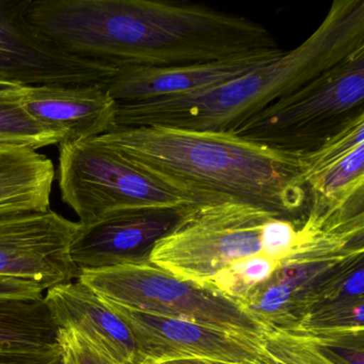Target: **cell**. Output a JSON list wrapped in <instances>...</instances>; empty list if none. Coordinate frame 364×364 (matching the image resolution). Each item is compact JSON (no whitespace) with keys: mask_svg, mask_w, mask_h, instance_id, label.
<instances>
[{"mask_svg":"<svg viewBox=\"0 0 364 364\" xmlns=\"http://www.w3.org/2000/svg\"><path fill=\"white\" fill-rule=\"evenodd\" d=\"M24 18L61 54L121 70L214 63L281 48L263 25L200 4L26 0Z\"/></svg>","mask_w":364,"mask_h":364,"instance_id":"1","label":"cell"},{"mask_svg":"<svg viewBox=\"0 0 364 364\" xmlns=\"http://www.w3.org/2000/svg\"><path fill=\"white\" fill-rule=\"evenodd\" d=\"M125 161L191 204L240 201L281 216L304 208V152L276 150L227 132L167 127L99 136Z\"/></svg>","mask_w":364,"mask_h":364,"instance_id":"2","label":"cell"},{"mask_svg":"<svg viewBox=\"0 0 364 364\" xmlns=\"http://www.w3.org/2000/svg\"><path fill=\"white\" fill-rule=\"evenodd\" d=\"M364 50L363 0H336L299 46L235 80L191 95L117 105L114 129L167 127L233 133L262 110Z\"/></svg>","mask_w":364,"mask_h":364,"instance_id":"3","label":"cell"},{"mask_svg":"<svg viewBox=\"0 0 364 364\" xmlns=\"http://www.w3.org/2000/svg\"><path fill=\"white\" fill-rule=\"evenodd\" d=\"M281 216L240 201L191 204L151 250L149 261L170 274L212 289L215 277L234 262L261 255L263 225Z\"/></svg>","mask_w":364,"mask_h":364,"instance_id":"4","label":"cell"},{"mask_svg":"<svg viewBox=\"0 0 364 364\" xmlns=\"http://www.w3.org/2000/svg\"><path fill=\"white\" fill-rule=\"evenodd\" d=\"M364 50L274 102L232 134L289 152L318 148L364 112Z\"/></svg>","mask_w":364,"mask_h":364,"instance_id":"5","label":"cell"},{"mask_svg":"<svg viewBox=\"0 0 364 364\" xmlns=\"http://www.w3.org/2000/svg\"><path fill=\"white\" fill-rule=\"evenodd\" d=\"M77 280L107 301L259 338L264 328L236 300L183 280L149 259L82 270Z\"/></svg>","mask_w":364,"mask_h":364,"instance_id":"6","label":"cell"},{"mask_svg":"<svg viewBox=\"0 0 364 364\" xmlns=\"http://www.w3.org/2000/svg\"><path fill=\"white\" fill-rule=\"evenodd\" d=\"M58 184L82 225L117 210L191 205L97 137L59 144Z\"/></svg>","mask_w":364,"mask_h":364,"instance_id":"7","label":"cell"},{"mask_svg":"<svg viewBox=\"0 0 364 364\" xmlns=\"http://www.w3.org/2000/svg\"><path fill=\"white\" fill-rule=\"evenodd\" d=\"M107 302L131 330L140 364L181 359H205L230 364H272L262 350L259 338Z\"/></svg>","mask_w":364,"mask_h":364,"instance_id":"8","label":"cell"},{"mask_svg":"<svg viewBox=\"0 0 364 364\" xmlns=\"http://www.w3.org/2000/svg\"><path fill=\"white\" fill-rule=\"evenodd\" d=\"M25 4L0 0V80L25 87H107L122 71L46 46L25 22Z\"/></svg>","mask_w":364,"mask_h":364,"instance_id":"9","label":"cell"},{"mask_svg":"<svg viewBox=\"0 0 364 364\" xmlns=\"http://www.w3.org/2000/svg\"><path fill=\"white\" fill-rule=\"evenodd\" d=\"M78 229L52 208L0 215V277L33 281L44 291L77 279L69 247Z\"/></svg>","mask_w":364,"mask_h":364,"instance_id":"10","label":"cell"},{"mask_svg":"<svg viewBox=\"0 0 364 364\" xmlns=\"http://www.w3.org/2000/svg\"><path fill=\"white\" fill-rule=\"evenodd\" d=\"M181 210L131 208L80 225L69 247L70 259L77 274L149 259L157 240L176 225Z\"/></svg>","mask_w":364,"mask_h":364,"instance_id":"11","label":"cell"},{"mask_svg":"<svg viewBox=\"0 0 364 364\" xmlns=\"http://www.w3.org/2000/svg\"><path fill=\"white\" fill-rule=\"evenodd\" d=\"M284 53L261 50L214 63L164 68H129L109 82L108 92L118 104L137 103L191 95L218 86L259 69Z\"/></svg>","mask_w":364,"mask_h":364,"instance_id":"12","label":"cell"},{"mask_svg":"<svg viewBox=\"0 0 364 364\" xmlns=\"http://www.w3.org/2000/svg\"><path fill=\"white\" fill-rule=\"evenodd\" d=\"M44 297L60 329L73 330L117 364H140L131 330L90 287L76 279L50 287Z\"/></svg>","mask_w":364,"mask_h":364,"instance_id":"13","label":"cell"},{"mask_svg":"<svg viewBox=\"0 0 364 364\" xmlns=\"http://www.w3.org/2000/svg\"><path fill=\"white\" fill-rule=\"evenodd\" d=\"M18 103L42 124L65 134V141L114 131L118 105L103 85L26 87Z\"/></svg>","mask_w":364,"mask_h":364,"instance_id":"14","label":"cell"},{"mask_svg":"<svg viewBox=\"0 0 364 364\" xmlns=\"http://www.w3.org/2000/svg\"><path fill=\"white\" fill-rule=\"evenodd\" d=\"M55 178L54 164L38 151L0 150V215L50 210Z\"/></svg>","mask_w":364,"mask_h":364,"instance_id":"15","label":"cell"},{"mask_svg":"<svg viewBox=\"0 0 364 364\" xmlns=\"http://www.w3.org/2000/svg\"><path fill=\"white\" fill-rule=\"evenodd\" d=\"M59 336L44 294L0 297V351L58 348Z\"/></svg>","mask_w":364,"mask_h":364,"instance_id":"16","label":"cell"},{"mask_svg":"<svg viewBox=\"0 0 364 364\" xmlns=\"http://www.w3.org/2000/svg\"><path fill=\"white\" fill-rule=\"evenodd\" d=\"M65 139V134L36 120L18 101H0V150L38 151Z\"/></svg>","mask_w":364,"mask_h":364,"instance_id":"17","label":"cell"},{"mask_svg":"<svg viewBox=\"0 0 364 364\" xmlns=\"http://www.w3.org/2000/svg\"><path fill=\"white\" fill-rule=\"evenodd\" d=\"M364 144V112L347 121L338 132L330 136L318 148L304 152V180L309 181L323 173L342 161L358 146ZM308 186V185H306Z\"/></svg>","mask_w":364,"mask_h":364,"instance_id":"18","label":"cell"},{"mask_svg":"<svg viewBox=\"0 0 364 364\" xmlns=\"http://www.w3.org/2000/svg\"><path fill=\"white\" fill-rule=\"evenodd\" d=\"M306 185L310 195L326 201H342L364 191V144Z\"/></svg>","mask_w":364,"mask_h":364,"instance_id":"19","label":"cell"},{"mask_svg":"<svg viewBox=\"0 0 364 364\" xmlns=\"http://www.w3.org/2000/svg\"><path fill=\"white\" fill-rule=\"evenodd\" d=\"M259 344L272 364H338L293 330L265 328L259 336Z\"/></svg>","mask_w":364,"mask_h":364,"instance_id":"20","label":"cell"},{"mask_svg":"<svg viewBox=\"0 0 364 364\" xmlns=\"http://www.w3.org/2000/svg\"><path fill=\"white\" fill-rule=\"evenodd\" d=\"M279 261L263 255L234 262L221 270L212 283V289L225 294L240 304L249 293L266 282L276 272Z\"/></svg>","mask_w":364,"mask_h":364,"instance_id":"21","label":"cell"},{"mask_svg":"<svg viewBox=\"0 0 364 364\" xmlns=\"http://www.w3.org/2000/svg\"><path fill=\"white\" fill-rule=\"evenodd\" d=\"M289 330L308 338L338 364H364V327Z\"/></svg>","mask_w":364,"mask_h":364,"instance_id":"22","label":"cell"},{"mask_svg":"<svg viewBox=\"0 0 364 364\" xmlns=\"http://www.w3.org/2000/svg\"><path fill=\"white\" fill-rule=\"evenodd\" d=\"M364 327V298L338 299L321 304L301 317L291 329Z\"/></svg>","mask_w":364,"mask_h":364,"instance_id":"23","label":"cell"},{"mask_svg":"<svg viewBox=\"0 0 364 364\" xmlns=\"http://www.w3.org/2000/svg\"><path fill=\"white\" fill-rule=\"evenodd\" d=\"M295 225L283 217H272L263 225L261 233V255L280 262L284 259L296 240Z\"/></svg>","mask_w":364,"mask_h":364,"instance_id":"24","label":"cell"},{"mask_svg":"<svg viewBox=\"0 0 364 364\" xmlns=\"http://www.w3.org/2000/svg\"><path fill=\"white\" fill-rule=\"evenodd\" d=\"M59 338L68 364H117L73 330L60 329Z\"/></svg>","mask_w":364,"mask_h":364,"instance_id":"25","label":"cell"},{"mask_svg":"<svg viewBox=\"0 0 364 364\" xmlns=\"http://www.w3.org/2000/svg\"><path fill=\"white\" fill-rule=\"evenodd\" d=\"M0 364H65L61 347L48 350L0 351Z\"/></svg>","mask_w":364,"mask_h":364,"instance_id":"26","label":"cell"},{"mask_svg":"<svg viewBox=\"0 0 364 364\" xmlns=\"http://www.w3.org/2000/svg\"><path fill=\"white\" fill-rule=\"evenodd\" d=\"M44 291L43 287L33 281L0 277V297L43 295Z\"/></svg>","mask_w":364,"mask_h":364,"instance_id":"27","label":"cell"},{"mask_svg":"<svg viewBox=\"0 0 364 364\" xmlns=\"http://www.w3.org/2000/svg\"><path fill=\"white\" fill-rule=\"evenodd\" d=\"M26 87L0 80V101H20Z\"/></svg>","mask_w":364,"mask_h":364,"instance_id":"28","label":"cell"},{"mask_svg":"<svg viewBox=\"0 0 364 364\" xmlns=\"http://www.w3.org/2000/svg\"><path fill=\"white\" fill-rule=\"evenodd\" d=\"M157 364H230L225 362L212 361V360L205 359H181L172 360V361L161 362Z\"/></svg>","mask_w":364,"mask_h":364,"instance_id":"29","label":"cell"},{"mask_svg":"<svg viewBox=\"0 0 364 364\" xmlns=\"http://www.w3.org/2000/svg\"><path fill=\"white\" fill-rule=\"evenodd\" d=\"M65 364H68L67 362H65Z\"/></svg>","mask_w":364,"mask_h":364,"instance_id":"30","label":"cell"}]
</instances>
